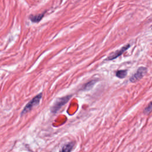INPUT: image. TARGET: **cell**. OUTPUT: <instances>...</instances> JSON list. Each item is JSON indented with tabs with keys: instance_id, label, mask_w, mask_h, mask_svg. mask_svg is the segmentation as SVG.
Here are the masks:
<instances>
[{
	"instance_id": "7",
	"label": "cell",
	"mask_w": 152,
	"mask_h": 152,
	"mask_svg": "<svg viewBox=\"0 0 152 152\" xmlns=\"http://www.w3.org/2000/svg\"><path fill=\"white\" fill-rule=\"evenodd\" d=\"M96 80H93L88 83H87L83 87V89L84 90H90V88H92V87L94 86V84H95L96 83Z\"/></svg>"
},
{
	"instance_id": "8",
	"label": "cell",
	"mask_w": 152,
	"mask_h": 152,
	"mask_svg": "<svg viewBox=\"0 0 152 152\" xmlns=\"http://www.w3.org/2000/svg\"><path fill=\"white\" fill-rule=\"evenodd\" d=\"M127 74L126 70H118L116 72V75L119 78H124L126 77Z\"/></svg>"
},
{
	"instance_id": "1",
	"label": "cell",
	"mask_w": 152,
	"mask_h": 152,
	"mask_svg": "<svg viewBox=\"0 0 152 152\" xmlns=\"http://www.w3.org/2000/svg\"><path fill=\"white\" fill-rule=\"evenodd\" d=\"M42 93H40L39 94L36 95L34 97H33V99H32L24 107V108L23 109V110L21 112V115H25L26 113H27V112H28L33 107H34V106H37V104H39L41 99H42Z\"/></svg>"
},
{
	"instance_id": "2",
	"label": "cell",
	"mask_w": 152,
	"mask_h": 152,
	"mask_svg": "<svg viewBox=\"0 0 152 152\" xmlns=\"http://www.w3.org/2000/svg\"><path fill=\"white\" fill-rule=\"evenodd\" d=\"M71 96L68 95L66 96L61 98H58L56 99V100L55 102L50 107V111L53 113L57 112L62 106H64L65 104H66L69 99L71 98Z\"/></svg>"
},
{
	"instance_id": "6",
	"label": "cell",
	"mask_w": 152,
	"mask_h": 152,
	"mask_svg": "<svg viewBox=\"0 0 152 152\" xmlns=\"http://www.w3.org/2000/svg\"><path fill=\"white\" fill-rule=\"evenodd\" d=\"M44 15H45V12L42 13L40 14H37V15H30L29 16V18L33 23H38L42 19Z\"/></svg>"
},
{
	"instance_id": "3",
	"label": "cell",
	"mask_w": 152,
	"mask_h": 152,
	"mask_svg": "<svg viewBox=\"0 0 152 152\" xmlns=\"http://www.w3.org/2000/svg\"><path fill=\"white\" fill-rule=\"evenodd\" d=\"M147 72V68L143 66L140 67L137 71H136V72L132 75L131 78H130V81L132 83H135L137 81H138L139 80H140L141 78H142L144 75L146 74Z\"/></svg>"
},
{
	"instance_id": "9",
	"label": "cell",
	"mask_w": 152,
	"mask_h": 152,
	"mask_svg": "<svg viewBox=\"0 0 152 152\" xmlns=\"http://www.w3.org/2000/svg\"><path fill=\"white\" fill-rule=\"evenodd\" d=\"M152 111V102H151L148 106L144 109V112L145 114H148L149 113H150Z\"/></svg>"
},
{
	"instance_id": "5",
	"label": "cell",
	"mask_w": 152,
	"mask_h": 152,
	"mask_svg": "<svg viewBox=\"0 0 152 152\" xmlns=\"http://www.w3.org/2000/svg\"><path fill=\"white\" fill-rule=\"evenodd\" d=\"M75 144V141H71L68 143H66L62 147L59 152H71V150L73 149Z\"/></svg>"
},
{
	"instance_id": "4",
	"label": "cell",
	"mask_w": 152,
	"mask_h": 152,
	"mask_svg": "<svg viewBox=\"0 0 152 152\" xmlns=\"http://www.w3.org/2000/svg\"><path fill=\"white\" fill-rule=\"evenodd\" d=\"M130 47V45L128 44L123 47H122L120 49L117 50L116 51L114 52L113 53H111L107 58V60H113L118 57H119V56H121L125 51H126Z\"/></svg>"
}]
</instances>
